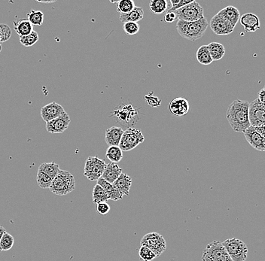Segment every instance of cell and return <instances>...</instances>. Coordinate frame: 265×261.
Here are the masks:
<instances>
[{
	"label": "cell",
	"instance_id": "3",
	"mask_svg": "<svg viewBox=\"0 0 265 261\" xmlns=\"http://www.w3.org/2000/svg\"><path fill=\"white\" fill-rule=\"evenodd\" d=\"M76 183L74 176L68 171L59 170L53 179L50 192L57 196H65L76 189Z\"/></svg>",
	"mask_w": 265,
	"mask_h": 261
},
{
	"label": "cell",
	"instance_id": "41",
	"mask_svg": "<svg viewBox=\"0 0 265 261\" xmlns=\"http://www.w3.org/2000/svg\"><path fill=\"white\" fill-rule=\"evenodd\" d=\"M96 209H97V211L99 214L105 216V215L108 214L109 212L110 206L107 203H100L97 204Z\"/></svg>",
	"mask_w": 265,
	"mask_h": 261
},
{
	"label": "cell",
	"instance_id": "14",
	"mask_svg": "<svg viewBox=\"0 0 265 261\" xmlns=\"http://www.w3.org/2000/svg\"><path fill=\"white\" fill-rule=\"evenodd\" d=\"M66 111L63 109L61 105L58 104L56 102L49 103L46 106H43L40 111L41 118L46 123L60 117L64 114Z\"/></svg>",
	"mask_w": 265,
	"mask_h": 261
},
{
	"label": "cell",
	"instance_id": "7",
	"mask_svg": "<svg viewBox=\"0 0 265 261\" xmlns=\"http://www.w3.org/2000/svg\"><path fill=\"white\" fill-rule=\"evenodd\" d=\"M177 20L186 22H194L204 17V10L197 2L193 1L184 7L175 11Z\"/></svg>",
	"mask_w": 265,
	"mask_h": 261
},
{
	"label": "cell",
	"instance_id": "19",
	"mask_svg": "<svg viewBox=\"0 0 265 261\" xmlns=\"http://www.w3.org/2000/svg\"><path fill=\"white\" fill-rule=\"evenodd\" d=\"M122 173V169L120 168L117 163H109L106 164V169L102 175V179H104L107 182L113 184L116 181Z\"/></svg>",
	"mask_w": 265,
	"mask_h": 261
},
{
	"label": "cell",
	"instance_id": "25",
	"mask_svg": "<svg viewBox=\"0 0 265 261\" xmlns=\"http://www.w3.org/2000/svg\"><path fill=\"white\" fill-rule=\"evenodd\" d=\"M14 29L20 37L26 36L33 31V26L28 20H20L14 21Z\"/></svg>",
	"mask_w": 265,
	"mask_h": 261
},
{
	"label": "cell",
	"instance_id": "12",
	"mask_svg": "<svg viewBox=\"0 0 265 261\" xmlns=\"http://www.w3.org/2000/svg\"><path fill=\"white\" fill-rule=\"evenodd\" d=\"M210 25L212 32L218 36H228L232 33L234 30L226 19L218 13L212 17Z\"/></svg>",
	"mask_w": 265,
	"mask_h": 261
},
{
	"label": "cell",
	"instance_id": "33",
	"mask_svg": "<svg viewBox=\"0 0 265 261\" xmlns=\"http://www.w3.org/2000/svg\"><path fill=\"white\" fill-rule=\"evenodd\" d=\"M14 239L11 234L6 232L0 240V251H9L13 247Z\"/></svg>",
	"mask_w": 265,
	"mask_h": 261
},
{
	"label": "cell",
	"instance_id": "5",
	"mask_svg": "<svg viewBox=\"0 0 265 261\" xmlns=\"http://www.w3.org/2000/svg\"><path fill=\"white\" fill-rule=\"evenodd\" d=\"M223 246L232 261H245L248 256L247 245L238 239H229L223 242Z\"/></svg>",
	"mask_w": 265,
	"mask_h": 261
},
{
	"label": "cell",
	"instance_id": "48",
	"mask_svg": "<svg viewBox=\"0 0 265 261\" xmlns=\"http://www.w3.org/2000/svg\"></svg>",
	"mask_w": 265,
	"mask_h": 261
},
{
	"label": "cell",
	"instance_id": "29",
	"mask_svg": "<svg viewBox=\"0 0 265 261\" xmlns=\"http://www.w3.org/2000/svg\"><path fill=\"white\" fill-rule=\"evenodd\" d=\"M168 8V2L166 0H151L149 3V9L153 14L164 13Z\"/></svg>",
	"mask_w": 265,
	"mask_h": 261
},
{
	"label": "cell",
	"instance_id": "9",
	"mask_svg": "<svg viewBox=\"0 0 265 261\" xmlns=\"http://www.w3.org/2000/svg\"><path fill=\"white\" fill-rule=\"evenodd\" d=\"M106 167V163L104 160L99 158L97 156L89 157L84 164V176L89 181H97L102 177Z\"/></svg>",
	"mask_w": 265,
	"mask_h": 261
},
{
	"label": "cell",
	"instance_id": "1",
	"mask_svg": "<svg viewBox=\"0 0 265 261\" xmlns=\"http://www.w3.org/2000/svg\"><path fill=\"white\" fill-rule=\"evenodd\" d=\"M249 106V102L240 100H234L228 106L226 112L227 120L234 131L244 133L250 127Z\"/></svg>",
	"mask_w": 265,
	"mask_h": 261
},
{
	"label": "cell",
	"instance_id": "17",
	"mask_svg": "<svg viewBox=\"0 0 265 261\" xmlns=\"http://www.w3.org/2000/svg\"><path fill=\"white\" fill-rule=\"evenodd\" d=\"M239 22L247 33H254L260 30V20L256 14L253 13H246L241 16Z\"/></svg>",
	"mask_w": 265,
	"mask_h": 261
},
{
	"label": "cell",
	"instance_id": "28",
	"mask_svg": "<svg viewBox=\"0 0 265 261\" xmlns=\"http://www.w3.org/2000/svg\"><path fill=\"white\" fill-rule=\"evenodd\" d=\"M106 157L111 163H119L123 158V151L119 146H109L107 149Z\"/></svg>",
	"mask_w": 265,
	"mask_h": 261
},
{
	"label": "cell",
	"instance_id": "24",
	"mask_svg": "<svg viewBox=\"0 0 265 261\" xmlns=\"http://www.w3.org/2000/svg\"><path fill=\"white\" fill-rule=\"evenodd\" d=\"M207 48H208L212 61H218V60H222L226 55V49L221 43L213 41V42H210V44H207Z\"/></svg>",
	"mask_w": 265,
	"mask_h": 261
},
{
	"label": "cell",
	"instance_id": "45",
	"mask_svg": "<svg viewBox=\"0 0 265 261\" xmlns=\"http://www.w3.org/2000/svg\"><path fill=\"white\" fill-rule=\"evenodd\" d=\"M6 229L4 227L0 226V240H1L2 236H3V234L6 233Z\"/></svg>",
	"mask_w": 265,
	"mask_h": 261
},
{
	"label": "cell",
	"instance_id": "47",
	"mask_svg": "<svg viewBox=\"0 0 265 261\" xmlns=\"http://www.w3.org/2000/svg\"><path fill=\"white\" fill-rule=\"evenodd\" d=\"M1 52H2V45H1V44H0V54H1Z\"/></svg>",
	"mask_w": 265,
	"mask_h": 261
},
{
	"label": "cell",
	"instance_id": "40",
	"mask_svg": "<svg viewBox=\"0 0 265 261\" xmlns=\"http://www.w3.org/2000/svg\"><path fill=\"white\" fill-rule=\"evenodd\" d=\"M194 0H170V9L171 11H176L181 8L184 7L187 5L192 3Z\"/></svg>",
	"mask_w": 265,
	"mask_h": 261
},
{
	"label": "cell",
	"instance_id": "21",
	"mask_svg": "<svg viewBox=\"0 0 265 261\" xmlns=\"http://www.w3.org/2000/svg\"><path fill=\"white\" fill-rule=\"evenodd\" d=\"M113 187L124 196H128L132 185V179L125 173H121L119 179L113 184Z\"/></svg>",
	"mask_w": 265,
	"mask_h": 261
},
{
	"label": "cell",
	"instance_id": "36",
	"mask_svg": "<svg viewBox=\"0 0 265 261\" xmlns=\"http://www.w3.org/2000/svg\"><path fill=\"white\" fill-rule=\"evenodd\" d=\"M138 255L140 260L143 261H152L157 257L149 248L141 246L138 250Z\"/></svg>",
	"mask_w": 265,
	"mask_h": 261
},
{
	"label": "cell",
	"instance_id": "8",
	"mask_svg": "<svg viewBox=\"0 0 265 261\" xmlns=\"http://www.w3.org/2000/svg\"><path fill=\"white\" fill-rule=\"evenodd\" d=\"M202 261H232L220 241L207 245L203 251Z\"/></svg>",
	"mask_w": 265,
	"mask_h": 261
},
{
	"label": "cell",
	"instance_id": "26",
	"mask_svg": "<svg viewBox=\"0 0 265 261\" xmlns=\"http://www.w3.org/2000/svg\"><path fill=\"white\" fill-rule=\"evenodd\" d=\"M60 170V165L54 162H52V163H44L40 165L38 171L41 172L54 179Z\"/></svg>",
	"mask_w": 265,
	"mask_h": 261
},
{
	"label": "cell",
	"instance_id": "22",
	"mask_svg": "<svg viewBox=\"0 0 265 261\" xmlns=\"http://www.w3.org/2000/svg\"><path fill=\"white\" fill-rule=\"evenodd\" d=\"M97 184L102 187V188L105 191L106 193L107 196H108V200H113V201H118V200H122L123 195L121 193H120L119 191L116 190L114 187H113V184L107 182L104 179H99L97 180Z\"/></svg>",
	"mask_w": 265,
	"mask_h": 261
},
{
	"label": "cell",
	"instance_id": "35",
	"mask_svg": "<svg viewBox=\"0 0 265 261\" xmlns=\"http://www.w3.org/2000/svg\"><path fill=\"white\" fill-rule=\"evenodd\" d=\"M36 181H37L38 185H39L41 188L46 189L50 188L53 179L49 177V176H48L47 175L41 173V172L38 171L37 176H36Z\"/></svg>",
	"mask_w": 265,
	"mask_h": 261
},
{
	"label": "cell",
	"instance_id": "27",
	"mask_svg": "<svg viewBox=\"0 0 265 261\" xmlns=\"http://www.w3.org/2000/svg\"><path fill=\"white\" fill-rule=\"evenodd\" d=\"M196 57L197 61L204 66H208L213 62L210 57L207 45H202L199 48L196 53Z\"/></svg>",
	"mask_w": 265,
	"mask_h": 261
},
{
	"label": "cell",
	"instance_id": "30",
	"mask_svg": "<svg viewBox=\"0 0 265 261\" xmlns=\"http://www.w3.org/2000/svg\"><path fill=\"white\" fill-rule=\"evenodd\" d=\"M92 199H93V203L95 204H98L100 203H106L108 200V196L105 191L100 187L99 184H96L93 189L92 193Z\"/></svg>",
	"mask_w": 265,
	"mask_h": 261
},
{
	"label": "cell",
	"instance_id": "37",
	"mask_svg": "<svg viewBox=\"0 0 265 261\" xmlns=\"http://www.w3.org/2000/svg\"><path fill=\"white\" fill-rule=\"evenodd\" d=\"M140 25L138 23H132V22H127L123 25V30L124 33L128 36H134L137 34L140 31Z\"/></svg>",
	"mask_w": 265,
	"mask_h": 261
},
{
	"label": "cell",
	"instance_id": "23",
	"mask_svg": "<svg viewBox=\"0 0 265 261\" xmlns=\"http://www.w3.org/2000/svg\"><path fill=\"white\" fill-rule=\"evenodd\" d=\"M144 17V11L142 8L135 7L127 14H121L119 16L120 21L123 23L127 22H132V23H138L140 20H143Z\"/></svg>",
	"mask_w": 265,
	"mask_h": 261
},
{
	"label": "cell",
	"instance_id": "34",
	"mask_svg": "<svg viewBox=\"0 0 265 261\" xmlns=\"http://www.w3.org/2000/svg\"><path fill=\"white\" fill-rule=\"evenodd\" d=\"M135 7V3L132 0H120L117 4V12L120 14H127Z\"/></svg>",
	"mask_w": 265,
	"mask_h": 261
},
{
	"label": "cell",
	"instance_id": "16",
	"mask_svg": "<svg viewBox=\"0 0 265 261\" xmlns=\"http://www.w3.org/2000/svg\"><path fill=\"white\" fill-rule=\"evenodd\" d=\"M189 109V103L184 97H176L169 104V111L172 114L178 117L186 115Z\"/></svg>",
	"mask_w": 265,
	"mask_h": 261
},
{
	"label": "cell",
	"instance_id": "31",
	"mask_svg": "<svg viewBox=\"0 0 265 261\" xmlns=\"http://www.w3.org/2000/svg\"><path fill=\"white\" fill-rule=\"evenodd\" d=\"M27 16L28 17L29 22L33 26H41V25H42L43 21H44V14L41 11L32 9L27 14Z\"/></svg>",
	"mask_w": 265,
	"mask_h": 261
},
{
	"label": "cell",
	"instance_id": "4",
	"mask_svg": "<svg viewBox=\"0 0 265 261\" xmlns=\"http://www.w3.org/2000/svg\"><path fill=\"white\" fill-rule=\"evenodd\" d=\"M140 109L134 107L130 103H121L112 112L117 123L132 127L140 120Z\"/></svg>",
	"mask_w": 265,
	"mask_h": 261
},
{
	"label": "cell",
	"instance_id": "46",
	"mask_svg": "<svg viewBox=\"0 0 265 261\" xmlns=\"http://www.w3.org/2000/svg\"><path fill=\"white\" fill-rule=\"evenodd\" d=\"M38 3H44V4H49V3H56V1H41V0H38Z\"/></svg>",
	"mask_w": 265,
	"mask_h": 261
},
{
	"label": "cell",
	"instance_id": "2",
	"mask_svg": "<svg viewBox=\"0 0 265 261\" xmlns=\"http://www.w3.org/2000/svg\"><path fill=\"white\" fill-rule=\"evenodd\" d=\"M208 27V21L207 18L204 17L201 20L194 22L178 20L175 28L181 37L189 41H195L204 36Z\"/></svg>",
	"mask_w": 265,
	"mask_h": 261
},
{
	"label": "cell",
	"instance_id": "11",
	"mask_svg": "<svg viewBox=\"0 0 265 261\" xmlns=\"http://www.w3.org/2000/svg\"><path fill=\"white\" fill-rule=\"evenodd\" d=\"M265 105L258 99L252 101L249 106V121L250 126L260 127L265 124Z\"/></svg>",
	"mask_w": 265,
	"mask_h": 261
},
{
	"label": "cell",
	"instance_id": "43",
	"mask_svg": "<svg viewBox=\"0 0 265 261\" xmlns=\"http://www.w3.org/2000/svg\"><path fill=\"white\" fill-rule=\"evenodd\" d=\"M255 130L261 135L262 137H265V127L264 125L260 126V127H255Z\"/></svg>",
	"mask_w": 265,
	"mask_h": 261
},
{
	"label": "cell",
	"instance_id": "13",
	"mask_svg": "<svg viewBox=\"0 0 265 261\" xmlns=\"http://www.w3.org/2000/svg\"><path fill=\"white\" fill-rule=\"evenodd\" d=\"M70 116L65 112L60 117L47 122L46 124V130L51 133H63L70 126Z\"/></svg>",
	"mask_w": 265,
	"mask_h": 261
},
{
	"label": "cell",
	"instance_id": "6",
	"mask_svg": "<svg viewBox=\"0 0 265 261\" xmlns=\"http://www.w3.org/2000/svg\"><path fill=\"white\" fill-rule=\"evenodd\" d=\"M144 140L141 130L134 127H128L123 133L119 146L122 151H130L143 143Z\"/></svg>",
	"mask_w": 265,
	"mask_h": 261
},
{
	"label": "cell",
	"instance_id": "18",
	"mask_svg": "<svg viewBox=\"0 0 265 261\" xmlns=\"http://www.w3.org/2000/svg\"><path fill=\"white\" fill-rule=\"evenodd\" d=\"M218 13L226 19L233 29L235 28L240 18V13L238 9L232 6H227Z\"/></svg>",
	"mask_w": 265,
	"mask_h": 261
},
{
	"label": "cell",
	"instance_id": "38",
	"mask_svg": "<svg viewBox=\"0 0 265 261\" xmlns=\"http://www.w3.org/2000/svg\"><path fill=\"white\" fill-rule=\"evenodd\" d=\"M12 30L7 25L0 23V44L6 42L10 39Z\"/></svg>",
	"mask_w": 265,
	"mask_h": 261
},
{
	"label": "cell",
	"instance_id": "42",
	"mask_svg": "<svg viewBox=\"0 0 265 261\" xmlns=\"http://www.w3.org/2000/svg\"><path fill=\"white\" fill-rule=\"evenodd\" d=\"M177 20L176 14L175 11L168 10L164 16V21L167 23H171Z\"/></svg>",
	"mask_w": 265,
	"mask_h": 261
},
{
	"label": "cell",
	"instance_id": "15",
	"mask_svg": "<svg viewBox=\"0 0 265 261\" xmlns=\"http://www.w3.org/2000/svg\"><path fill=\"white\" fill-rule=\"evenodd\" d=\"M246 140L253 149L260 151H265V140L258 132L255 130V127L250 126L244 132Z\"/></svg>",
	"mask_w": 265,
	"mask_h": 261
},
{
	"label": "cell",
	"instance_id": "44",
	"mask_svg": "<svg viewBox=\"0 0 265 261\" xmlns=\"http://www.w3.org/2000/svg\"><path fill=\"white\" fill-rule=\"evenodd\" d=\"M258 100L261 102V103H264V88L261 89V90H259L258 92Z\"/></svg>",
	"mask_w": 265,
	"mask_h": 261
},
{
	"label": "cell",
	"instance_id": "32",
	"mask_svg": "<svg viewBox=\"0 0 265 261\" xmlns=\"http://www.w3.org/2000/svg\"><path fill=\"white\" fill-rule=\"evenodd\" d=\"M39 40V34H38L37 32L34 31V30L30 34L27 35L26 36L20 37V44L27 48L34 45Z\"/></svg>",
	"mask_w": 265,
	"mask_h": 261
},
{
	"label": "cell",
	"instance_id": "39",
	"mask_svg": "<svg viewBox=\"0 0 265 261\" xmlns=\"http://www.w3.org/2000/svg\"><path fill=\"white\" fill-rule=\"evenodd\" d=\"M144 100H146L147 104L151 106V107H159L161 104V100H160L159 97L154 95L153 92H151V93L146 95L144 97Z\"/></svg>",
	"mask_w": 265,
	"mask_h": 261
},
{
	"label": "cell",
	"instance_id": "20",
	"mask_svg": "<svg viewBox=\"0 0 265 261\" xmlns=\"http://www.w3.org/2000/svg\"><path fill=\"white\" fill-rule=\"evenodd\" d=\"M124 130L119 127H112L107 129L105 141L109 146H119Z\"/></svg>",
	"mask_w": 265,
	"mask_h": 261
},
{
	"label": "cell",
	"instance_id": "10",
	"mask_svg": "<svg viewBox=\"0 0 265 261\" xmlns=\"http://www.w3.org/2000/svg\"><path fill=\"white\" fill-rule=\"evenodd\" d=\"M140 246L149 248L157 257L161 256L167 248V243L162 235L158 233H147L142 238Z\"/></svg>",
	"mask_w": 265,
	"mask_h": 261
}]
</instances>
